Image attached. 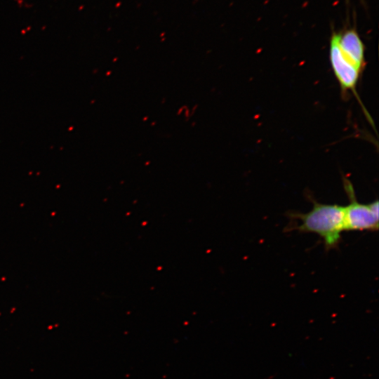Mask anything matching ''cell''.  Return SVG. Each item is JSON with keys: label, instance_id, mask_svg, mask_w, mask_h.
Returning <instances> with one entry per match:
<instances>
[{"label": "cell", "instance_id": "obj_1", "mask_svg": "<svg viewBox=\"0 0 379 379\" xmlns=\"http://www.w3.org/2000/svg\"><path fill=\"white\" fill-rule=\"evenodd\" d=\"M291 217L301 221L295 229L320 236L329 249L337 246L345 230V206L321 204L313 201L312 208L306 213H293Z\"/></svg>", "mask_w": 379, "mask_h": 379}, {"label": "cell", "instance_id": "obj_2", "mask_svg": "<svg viewBox=\"0 0 379 379\" xmlns=\"http://www.w3.org/2000/svg\"><path fill=\"white\" fill-rule=\"evenodd\" d=\"M343 185L349 199V204L345 206V230H378V201L362 204L357 201L354 187L349 180L344 178Z\"/></svg>", "mask_w": 379, "mask_h": 379}, {"label": "cell", "instance_id": "obj_3", "mask_svg": "<svg viewBox=\"0 0 379 379\" xmlns=\"http://www.w3.org/2000/svg\"><path fill=\"white\" fill-rule=\"evenodd\" d=\"M329 60L334 75L340 84L342 94L345 95L348 93H352L357 98L366 118L372 124V119L357 91V84L363 71L342 54L338 46L336 32H333L331 36Z\"/></svg>", "mask_w": 379, "mask_h": 379}, {"label": "cell", "instance_id": "obj_4", "mask_svg": "<svg viewBox=\"0 0 379 379\" xmlns=\"http://www.w3.org/2000/svg\"><path fill=\"white\" fill-rule=\"evenodd\" d=\"M338 44L342 54L360 69L364 71L365 46L354 28L337 32Z\"/></svg>", "mask_w": 379, "mask_h": 379}]
</instances>
